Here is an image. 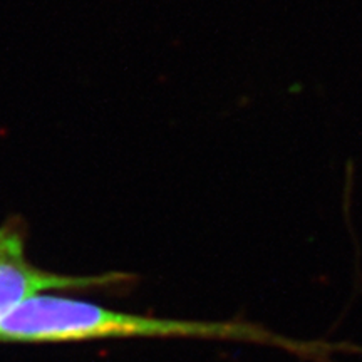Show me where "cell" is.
I'll list each match as a JSON object with an SVG mask.
<instances>
[{
	"label": "cell",
	"instance_id": "cell-1",
	"mask_svg": "<svg viewBox=\"0 0 362 362\" xmlns=\"http://www.w3.org/2000/svg\"><path fill=\"white\" fill-rule=\"evenodd\" d=\"M221 337L272 341L245 324L189 322L126 314L69 297H30L0 322V341L72 342L107 337Z\"/></svg>",
	"mask_w": 362,
	"mask_h": 362
},
{
	"label": "cell",
	"instance_id": "cell-2",
	"mask_svg": "<svg viewBox=\"0 0 362 362\" xmlns=\"http://www.w3.org/2000/svg\"><path fill=\"white\" fill-rule=\"evenodd\" d=\"M123 274L62 275L30 265L22 233L16 226L0 228V322L30 297L51 291H81L123 280Z\"/></svg>",
	"mask_w": 362,
	"mask_h": 362
}]
</instances>
